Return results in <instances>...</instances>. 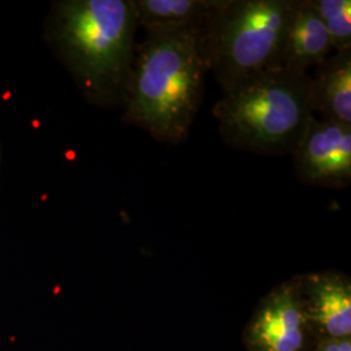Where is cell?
<instances>
[{
	"label": "cell",
	"instance_id": "6da1fadb",
	"mask_svg": "<svg viewBox=\"0 0 351 351\" xmlns=\"http://www.w3.org/2000/svg\"><path fill=\"white\" fill-rule=\"evenodd\" d=\"M201 33L146 34L134 51L124 119L156 142H184L201 108L208 72Z\"/></svg>",
	"mask_w": 351,
	"mask_h": 351
},
{
	"label": "cell",
	"instance_id": "7a4b0ae2",
	"mask_svg": "<svg viewBox=\"0 0 351 351\" xmlns=\"http://www.w3.org/2000/svg\"><path fill=\"white\" fill-rule=\"evenodd\" d=\"M137 27L132 0H68L58 5L56 45L90 98L125 101Z\"/></svg>",
	"mask_w": 351,
	"mask_h": 351
},
{
	"label": "cell",
	"instance_id": "3957f363",
	"mask_svg": "<svg viewBox=\"0 0 351 351\" xmlns=\"http://www.w3.org/2000/svg\"><path fill=\"white\" fill-rule=\"evenodd\" d=\"M308 91V72L278 68L223 93L213 110L221 138L251 154H291L313 116Z\"/></svg>",
	"mask_w": 351,
	"mask_h": 351
},
{
	"label": "cell",
	"instance_id": "277c9868",
	"mask_svg": "<svg viewBox=\"0 0 351 351\" xmlns=\"http://www.w3.org/2000/svg\"><path fill=\"white\" fill-rule=\"evenodd\" d=\"M298 0H220L202 27L207 71L223 93L280 68L285 32Z\"/></svg>",
	"mask_w": 351,
	"mask_h": 351
},
{
	"label": "cell",
	"instance_id": "5b68a950",
	"mask_svg": "<svg viewBox=\"0 0 351 351\" xmlns=\"http://www.w3.org/2000/svg\"><path fill=\"white\" fill-rule=\"evenodd\" d=\"M291 155L302 184L345 189L351 182V125L324 121L313 114Z\"/></svg>",
	"mask_w": 351,
	"mask_h": 351
},
{
	"label": "cell",
	"instance_id": "8992f818",
	"mask_svg": "<svg viewBox=\"0 0 351 351\" xmlns=\"http://www.w3.org/2000/svg\"><path fill=\"white\" fill-rule=\"evenodd\" d=\"M256 351H301L304 341V313L300 285L285 284L264 302L250 329Z\"/></svg>",
	"mask_w": 351,
	"mask_h": 351
},
{
	"label": "cell",
	"instance_id": "52a82bcc",
	"mask_svg": "<svg viewBox=\"0 0 351 351\" xmlns=\"http://www.w3.org/2000/svg\"><path fill=\"white\" fill-rule=\"evenodd\" d=\"M308 103L315 117L351 125V50L336 52L315 66Z\"/></svg>",
	"mask_w": 351,
	"mask_h": 351
},
{
	"label": "cell",
	"instance_id": "ba28073f",
	"mask_svg": "<svg viewBox=\"0 0 351 351\" xmlns=\"http://www.w3.org/2000/svg\"><path fill=\"white\" fill-rule=\"evenodd\" d=\"M332 51L329 37L310 0H298L289 21L280 53V68L307 72L323 63Z\"/></svg>",
	"mask_w": 351,
	"mask_h": 351
},
{
	"label": "cell",
	"instance_id": "9c48e42d",
	"mask_svg": "<svg viewBox=\"0 0 351 351\" xmlns=\"http://www.w3.org/2000/svg\"><path fill=\"white\" fill-rule=\"evenodd\" d=\"M306 287L310 297V315L333 339H350L351 287L337 274L313 275Z\"/></svg>",
	"mask_w": 351,
	"mask_h": 351
},
{
	"label": "cell",
	"instance_id": "30bf717a",
	"mask_svg": "<svg viewBox=\"0 0 351 351\" xmlns=\"http://www.w3.org/2000/svg\"><path fill=\"white\" fill-rule=\"evenodd\" d=\"M137 25L146 34L199 30L220 0H132Z\"/></svg>",
	"mask_w": 351,
	"mask_h": 351
},
{
	"label": "cell",
	"instance_id": "8fae6325",
	"mask_svg": "<svg viewBox=\"0 0 351 351\" xmlns=\"http://www.w3.org/2000/svg\"><path fill=\"white\" fill-rule=\"evenodd\" d=\"M310 4L326 27L332 50H351L350 0H310Z\"/></svg>",
	"mask_w": 351,
	"mask_h": 351
},
{
	"label": "cell",
	"instance_id": "7c38bea8",
	"mask_svg": "<svg viewBox=\"0 0 351 351\" xmlns=\"http://www.w3.org/2000/svg\"><path fill=\"white\" fill-rule=\"evenodd\" d=\"M317 351H351L350 339H328L320 345Z\"/></svg>",
	"mask_w": 351,
	"mask_h": 351
}]
</instances>
